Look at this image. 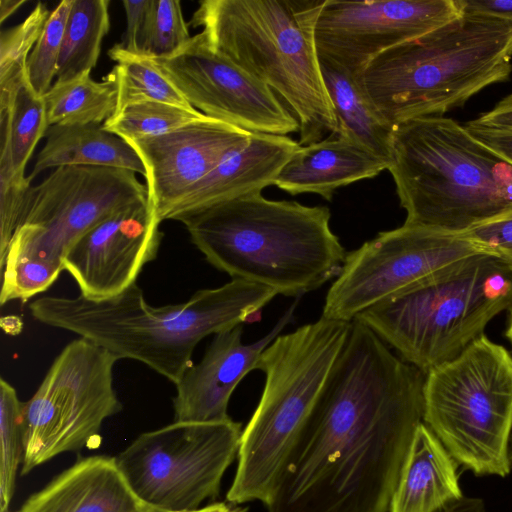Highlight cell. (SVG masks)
<instances>
[{
  "label": "cell",
  "instance_id": "obj_1",
  "mask_svg": "<svg viewBox=\"0 0 512 512\" xmlns=\"http://www.w3.org/2000/svg\"><path fill=\"white\" fill-rule=\"evenodd\" d=\"M424 382L353 320L268 512H389L423 422Z\"/></svg>",
  "mask_w": 512,
  "mask_h": 512
},
{
  "label": "cell",
  "instance_id": "obj_2",
  "mask_svg": "<svg viewBox=\"0 0 512 512\" xmlns=\"http://www.w3.org/2000/svg\"><path fill=\"white\" fill-rule=\"evenodd\" d=\"M278 295L241 279L196 291L186 302L154 307L134 283L108 298L43 296L30 304L37 321L73 332L118 359H133L176 384L193 365L197 344L209 335L261 320Z\"/></svg>",
  "mask_w": 512,
  "mask_h": 512
},
{
  "label": "cell",
  "instance_id": "obj_3",
  "mask_svg": "<svg viewBox=\"0 0 512 512\" xmlns=\"http://www.w3.org/2000/svg\"><path fill=\"white\" fill-rule=\"evenodd\" d=\"M327 206L270 200L261 192L180 217L193 244L216 269L300 297L336 278L346 251Z\"/></svg>",
  "mask_w": 512,
  "mask_h": 512
},
{
  "label": "cell",
  "instance_id": "obj_4",
  "mask_svg": "<svg viewBox=\"0 0 512 512\" xmlns=\"http://www.w3.org/2000/svg\"><path fill=\"white\" fill-rule=\"evenodd\" d=\"M325 0H203L191 24L207 44L270 87L294 113L299 144L336 135L315 28Z\"/></svg>",
  "mask_w": 512,
  "mask_h": 512
},
{
  "label": "cell",
  "instance_id": "obj_5",
  "mask_svg": "<svg viewBox=\"0 0 512 512\" xmlns=\"http://www.w3.org/2000/svg\"><path fill=\"white\" fill-rule=\"evenodd\" d=\"M512 73V21L462 14L375 57L357 76L390 127L443 116Z\"/></svg>",
  "mask_w": 512,
  "mask_h": 512
},
{
  "label": "cell",
  "instance_id": "obj_6",
  "mask_svg": "<svg viewBox=\"0 0 512 512\" xmlns=\"http://www.w3.org/2000/svg\"><path fill=\"white\" fill-rule=\"evenodd\" d=\"M388 171L405 224L463 234L512 212V164L452 118L395 126Z\"/></svg>",
  "mask_w": 512,
  "mask_h": 512
},
{
  "label": "cell",
  "instance_id": "obj_7",
  "mask_svg": "<svg viewBox=\"0 0 512 512\" xmlns=\"http://www.w3.org/2000/svg\"><path fill=\"white\" fill-rule=\"evenodd\" d=\"M350 328L351 322L321 316L279 335L263 351L258 369L265 385L242 430L228 502H272Z\"/></svg>",
  "mask_w": 512,
  "mask_h": 512
},
{
  "label": "cell",
  "instance_id": "obj_8",
  "mask_svg": "<svg viewBox=\"0 0 512 512\" xmlns=\"http://www.w3.org/2000/svg\"><path fill=\"white\" fill-rule=\"evenodd\" d=\"M511 306L512 268L491 254L477 253L354 320L426 375L458 356Z\"/></svg>",
  "mask_w": 512,
  "mask_h": 512
},
{
  "label": "cell",
  "instance_id": "obj_9",
  "mask_svg": "<svg viewBox=\"0 0 512 512\" xmlns=\"http://www.w3.org/2000/svg\"><path fill=\"white\" fill-rule=\"evenodd\" d=\"M423 423L455 462L476 475L509 474L512 355L481 335L431 369L423 388Z\"/></svg>",
  "mask_w": 512,
  "mask_h": 512
},
{
  "label": "cell",
  "instance_id": "obj_10",
  "mask_svg": "<svg viewBox=\"0 0 512 512\" xmlns=\"http://www.w3.org/2000/svg\"><path fill=\"white\" fill-rule=\"evenodd\" d=\"M242 429L221 422H177L139 435L115 457L125 482L144 505L193 512L215 499L238 454Z\"/></svg>",
  "mask_w": 512,
  "mask_h": 512
},
{
  "label": "cell",
  "instance_id": "obj_11",
  "mask_svg": "<svg viewBox=\"0 0 512 512\" xmlns=\"http://www.w3.org/2000/svg\"><path fill=\"white\" fill-rule=\"evenodd\" d=\"M118 360L81 337L62 349L34 395L23 402L22 475L88 446L104 420L121 411L113 387Z\"/></svg>",
  "mask_w": 512,
  "mask_h": 512
},
{
  "label": "cell",
  "instance_id": "obj_12",
  "mask_svg": "<svg viewBox=\"0 0 512 512\" xmlns=\"http://www.w3.org/2000/svg\"><path fill=\"white\" fill-rule=\"evenodd\" d=\"M135 174L94 166L54 169L29 189L4 261L27 257L63 265L85 233L118 210L148 200L147 187Z\"/></svg>",
  "mask_w": 512,
  "mask_h": 512
},
{
  "label": "cell",
  "instance_id": "obj_13",
  "mask_svg": "<svg viewBox=\"0 0 512 512\" xmlns=\"http://www.w3.org/2000/svg\"><path fill=\"white\" fill-rule=\"evenodd\" d=\"M477 253L483 252L463 234L405 223L380 232L347 253L340 273L327 291L322 316L352 322L368 308Z\"/></svg>",
  "mask_w": 512,
  "mask_h": 512
},
{
  "label": "cell",
  "instance_id": "obj_14",
  "mask_svg": "<svg viewBox=\"0 0 512 512\" xmlns=\"http://www.w3.org/2000/svg\"><path fill=\"white\" fill-rule=\"evenodd\" d=\"M189 104L204 115L252 133L299 132L294 115L266 84L214 51L202 33L177 53L153 58Z\"/></svg>",
  "mask_w": 512,
  "mask_h": 512
},
{
  "label": "cell",
  "instance_id": "obj_15",
  "mask_svg": "<svg viewBox=\"0 0 512 512\" xmlns=\"http://www.w3.org/2000/svg\"><path fill=\"white\" fill-rule=\"evenodd\" d=\"M461 15L456 0H325L315 41L320 57L358 76L384 51Z\"/></svg>",
  "mask_w": 512,
  "mask_h": 512
},
{
  "label": "cell",
  "instance_id": "obj_16",
  "mask_svg": "<svg viewBox=\"0 0 512 512\" xmlns=\"http://www.w3.org/2000/svg\"><path fill=\"white\" fill-rule=\"evenodd\" d=\"M161 221L148 200L113 213L67 252L63 266L89 299L115 296L131 285L158 254Z\"/></svg>",
  "mask_w": 512,
  "mask_h": 512
},
{
  "label": "cell",
  "instance_id": "obj_17",
  "mask_svg": "<svg viewBox=\"0 0 512 512\" xmlns=\"http://www.w3.org/2000/svg\"><path fill=\"white\" fill-rule=\"evenodd\" d=\"M252 132L204 116L167 133L126 141L146 170L148 202L162 222L206 174L245 147Z\"/></svg>",
  "mask_w": 512,
  "mask_h": 512
},
{
  "label": "cell",
  "instance_id": "obj_18",
  "mask_svg": "<svg viewBox=\"0 0 512 512\" xmlns=\"http://www.w3.org/2000/svg\"><path fill=\"white\" fill-rule=\"evenodd\" d=\"M298 299L273 329L252 344L242 343L243 325L215 334L198 364L189 367L173 398L177 422H221L230 419L228 405L240 381L258 369L263 351L292 321Z\"/></svg>",
  "mask_w": 512,
  "mask_h": 512
},
{
  "label": "cell",
  "instance_id": "obj_19",
  "mask_svg": "<svg viewBox=\"0 0 512 512\" xmlns=\"http://www.w3.org/2000/svg\"><path fill=\"white\" fill-rule=\"evenodd\" d=\"M301 145L284 135L252 133L248 144L223 159L172 208L166 220L204 210L273 185Z\"/></svg>",
  "mask_w": 512,
  "mask_h": 512
},
{
  "label": "cell",
  "instance_id": "obj_20",
  "mask_svg": "<svg viewBox=\"0 0 512 512\" xmlns=\"http://www.w3.org/2000/svg\"><path fill=\"white\" fill-rule=\"evenodd\" d=\"M144 507L115 457L91 456L60 473L15 512H137Z\"/></svg>",
  "mask_w": 512,
  "mask_h": 512
},
{
  "label": "cell",
  "instance_id": "obj_21",
  "mask_svg": "<svg viewBox=\"0 0 512 512\" xmlns=\"http://www.w3.org/2000/svg\"><path fill=\"white\" fill-rule=\"evenodd\" d=\"M388 167L387 162L352 141L329 135L300 146L273 185L291 195L313 193L331 201L338 188L374 178Z\"/></svg>",
  "mask_w": 512,
  "mask_h": 512
},
{
  "label": "cell",
  "instance_id": "obj_22",
  "mask_svg": "<svg viewBox=\"0 0 512 512\" xmlns=\"http://www.w3.org/2000/svg\"><path fill=\"white\" fill-rule=\"evenodd\" d=\"M463 497L455 460L422 422L417 427L389 512H439Z\"/></svg>",
  "mask_w": 512,
  "mask_h": 512
},
{
  "label": "cell",
  "instance_id": "obj_23",
  "mask_svg": "<svg viewBox=\"0 0 512 512\" xmlns=\"http://www.w3.org/2000/svg\"><path fill=\"white\" fill-rule=\"evenodd\" d=\"M37 155L33 180L49 168L94 166L130 170L145 177L146 170L135 150L101 124L52 125Z\"/></svg>",
  "mask_w": 512,
  "mask_h": 512
},
{
  "label": "cell",
  "instance_id": "obj_24",
  "mask_svg": "<svg viewBox=\"0 0 512 512\" xmlns=\"http://www.w3.org/2000/svg\"><path fill=\"white\" fill-rule=\"evenodd\" d=\"M319 59L338 122L336 135L390 164L393 128L374 109L357 76L325 57Z\"/></svg>",
  "mask_w": 512,
  "mask_h": 512
},
{
  "label": "cell",
  "instance_id": "obj_25",
  "mask_svg": "<svg viewBox=\"0 0 512 512\" xmlns=\"http://www.w3.org/2000/svg\"><path fill=\"white\" fill-rule=\"evenodd\" d=\"M0 128V182L32 181L25 176V168L49 123L44 99L34 92L28 79L0 107Z\"/></svg>",
  "mask_w": 512,
  "mask_h": 512
},
{
  "label": "cell",
  "instance_id": "obj_26",
  "mask_svg": "<svg viewBox=\"0 0 512 512\" xmlns=\"http://www.w3.org/2000/svg\"><path fill=\"white\" fill-rule=\"evenodd\" d=\"M43 99L49 126L101 124L117 111V84L111 73L97 82L85 72L55 82Z\"/></svg>",
  "mask_w": 512,
  "mask_h": 512
},
{
  "label": "cell",
  "instance_id": "obj_27",
  "mask_svg": "<svg viewBox=\"0 0 512 512\" xmlns=\"http://www.w3.org/2000/svg\"><path fill=\"white\" fill-rule=\"evenodd\" d=\"M109 0H72L57 65L56 82L70 80L96 66L110 28Z\"/></svg>",
  "mask_w": 512,
  "mask_h": 512
},
{
  "label": "cell",
  "instance_id": "obj_28",
  "mask_svg": "<svg viewBox=\"0 0 512 512\" xmlns=\"http://www.w3.org/2000/svg\"><path fill=\"white\" fill-rule=\"evenodd\" d=\"M117 64L110 72L117 84V112L142 101H158L187 109L192 107L160 70L152 57L126 50L121 44L108 51ZM115 113V114H116Z\"/></svg>",
  "mask_w": 512,
  "mask_h": 512
},
{
  "label": "cell",
  "instance_id": "obj_29",
  "mask_svg": "<svg viewBox=\"0 0 512 512\" xmlns=\"http://www.w3.org/2000/svg\"><path fill=\"white\" fill-rule=\"evenodd\" d=\"M51 11L38 2L20 24L0 36V106L7 104L27 78V60Z\"/></svg>",
  "mask_w": 512,
  "mask_h": 512
},
{
  "label": "cell",
  "instance_id": "obj_30",
  "mask_svg": "<svg viewBox=\"0 0 512 512\" xmlns=\"http://www.w3.org/2000/svg\"><path fill=\"white\" fill-rule=\"evenodd\" d=\"M204 116L197 109L142 101L126 106L105 121L103 127L123 140L131 141L167 133Z\"/></svg>",
  "mask_w": 512,
  "mask_h": 512
},
{
  "label": "cell",
  "instance_id": "obj_31",
  "mask_svg": "<svg viewBox=\"0 0 512 512\" xmlns=\"http://www.w3.org/2000/svg\"><path fill=\"white\" fill-rule=\"evenodd\" d=\"M23 402L15 388L0 379V512H9L15 491L17 469L23 461Z\"/></svg>",
  "mask_w": 512,
  "mask_h": 512
},
{
  "label": "cell",
  "instance_id": "obj_32",
  "mask_svg": "<svg viewBox=\"0 0 512 512\" xmlns=\"http://www.w3.org/2000/svg\"><path fill=\"white\" fill-rule=\"evenodd\" d=\"M190 39L180 1L149 0L140 53L166 58L181 50Z\"/></svg>",
  "mask_w": 512,
  "mask_h": 512
},
{
  "label": "cell",
  "instance_id": "obj_33",
  "mask_svg": "<svg viewBox=\"0 0 512 512\" xmlns=\"http://www.w3.org/2000/svg\"><path fill=\"white\" fill-rule=\"evenodd\" d=\"M72 0L61 1L46 20L27 60V78L36 94L43 97L56 78L64 31Z\"/></svg>",
  "mask_w": 512,
  "mask_h": 512
},
{
  "label": "cell",
  "instance_id": "obj_34",
  "mask_svg": "<svg viewBox=\"0 0 512 512\" xmlns=\"http://www.w3.org/2000/svg\"><path fill=\"white\" fill-rule=\"evenodd\" d=\"M64 270L63 265L37 258H6L2 267L0 304L27 301L45 292Z\"/></svg>",
  "mask_w": 512,
  "mask_h": 512
},
{
  "label": "cell",
  "instance_id": "obj_35",
  "mask_svg": "<svg viewBox=\"0 0 512 512\" xmlns=\"http://www.w3.org/2000/svg\"><path fill=\"white\" fill-rule=\"evenodd\" d=\"M463 235L481 252L499 258L512 268V212L478 225Z\"/></svg>",
  "mask_w": 512,
  "mask_h": 512
},
{
  "label": "cell",
  "instance_id": "obj_36",
  "mask_svg": "<svg viewBox=\"0 0 512 512\" xmlns=\"http://www.w3.org/2000/svg\"><path fill=\"white\" fill-rule=\"evenodd\" d=\"M126 13L125 39L121 45L128 51L140 53L141 37L144 30L149 0L122 2Z\"/></svg>",
  "mask_w": 512,
  "mask_h": 512
},
{
  "label": "cell",
  "instance_id": "obj_37",
  "mask_svg": "<svg viewBox=\"0 0 512 512\" xmlns=\"http://www.w3.org/2000/svg\"><path fill=\"white\" fill-rule=\"evenodd\" d=\"M465 125L512 132V93L501 99L492 109L466 122Z\"/></svg>",
  "mask_w": 512,
  "mask_h": 512
},
{
  "label": "cell",
  "instance_id": "obj_38",
  "mask_svg": "<svg viewBox=\"0 0 512 512\" xmlns=\"http://www.w3.org/2000/svg\"><path fill=\"white\" fill-rule=\"evenodd\" d=\"M461 14L512 21V0H456Z\"/></svg>",
  "mask_w": 512,
  "mask_h": 512
},
{
  "label": "cell",
  "instance_id": "obj_39",
  "mask_svg": "<svg viewBox=\"0 0 512 512\" xmlns=\"http://www.w3.org/2000/svg\"><path fill=\"white\" fill-rule=\"evenodd\" d=\"M464 126L482 144L512 164V132Z\"/></svg>",
  "mask_w": 512,
  "mask_h": 512
},
{
  "label": "cell",
  "instance_id": "obj_40",
  "mask_svg": "<svg viewBox=\"0 0 512 512\" xmlns=\"http://www.w3.org/2000/svg\"><path fill=\"white\" fill-rule=\"evenodd\" d=\"M439 512H485L484 503L479 498L462 497Z\"/></svg>",
  "mask_w": 512,
  "mask_h": 512
},
{
  "label": "cell",
  "instance_id": "obj_41",
  "mask_svg": "<svg viewBox=\"0 0 512 512\" xmlns=\"http://www.w3.org/2000/svg\"><path fill=\"white\" fill-rule=\"evenodd\" d=\"M25 3L26 0H0V22L3 23Z\"/></svg>",
  "mask_w": 512,
  "mask_h": 512
},
{
  "label": "cell",
  "instance_id": "obj_42",
  "mask_svg": "<svg viewBox=\"0 0 512 512\" xmlns=\"http://www.w3.org/2000/svg\"><path fill=\"white\" fill-rule=\"evenodd\" d=\"M242 509L232 508L225 503H214L207 505L203 508H199L193 512H241Z\"/></svg>",
  "mask_w": 512,
  "mask_h": 512
},
{
  "label": "cell",
  "instance_id": "obj_43",
  "mask_svg": "<svg viewBox=\"0 0 512 512\" xmlns=\"http://www.w3.org/2000/svg\"><path fill=\"white\" fill-rule=\"evenodd\" d=\"M509 310H510V313H509L507 328L505 331V337L508 339V341L510 342L511 347H512V306Z\"/></svg>",
  "mask_w": 512,
  "mask_h": 512
},
{
  "label": "cell",
  "instance_id": "obj_44",
  "mask_svg": "<svg viewBox=\"0 0 512 512\" xmlns=\"http://www.w3.org/2000/svg\"><path fill=\"white\" fill-rule=\"evenodd\" d=\"M137 512H163V511L156 510V509H153V508H150V507H144V508H142L141 510H139Z\"/></svg>",
  "mask_w": 512,
  "mask_h": 512
},
{
  "label": "cell",
  "instance_id": "obj_45",
  "mask_svg": "<svg viewBox=\"0 0 512 512\" xmlns=\"http://www.w3.org/2000/svg\"><path fill=\"white\" fill-rule=\"evenodd\" d=\"M509 460H510V465L512 466V433H511L510 443H509Z\"/></svg>",
  "mask_w": 512,
  "mask_h": 512
},
{
  "label": "cell",
  "instance_id": "obj_46",
  "mask_svg": "<svg viewBox=\"0 0 512 512\" xmlns=\"http://www.w3.org/2000/svg\"><path fill=\"white\" fill-rule=\"evenodd\" d=\"M241 512H244L243 510Z\"/></svg>",
  "mask_w": 512,
  "mask_h": 512
}]
</instances>
